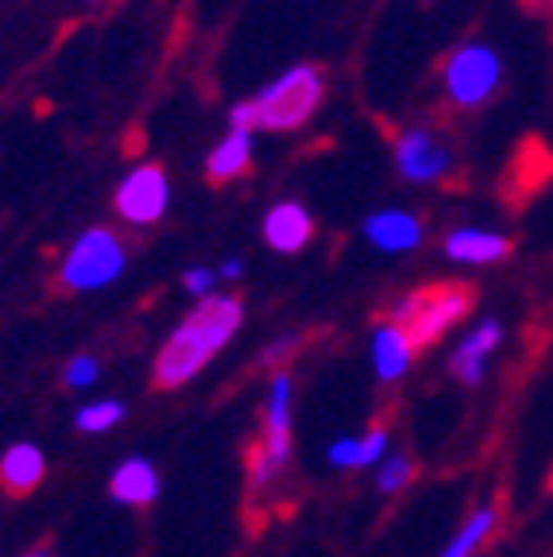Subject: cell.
<instances>
[{
	"instance_id": "obj_1",
	"label": "cell",
	"mask_w": 553,
	"mask_h": 557,
	"mask_svg": "<svg viewBox=\"0 0 553 557\" xmlns=\"http://www.w3.org/2000/svg\"><path fill=\"white\" fill-rule=\"evenodd\" d=\"M244 325V302L236 295H209L194 306L186 318L171 330L163 348L156 352L151 364V383L159 392H179L191 380H198L229 348L236 330Z\"/></svg>"
},
{
	"instance_id": "obj_2",
	"label": "cell",
	"mask_w": 553,
	"mask_h": 557,
	"mask_svg": "<svg viewBox=\"0 0 553 557\" xmlns=\"http://www.w3.org/2000/svg\"><path fill=\"white\" fill-rule=\"evenodd\" d=\"M294 457V380L291 372H275L268 383V399H263V426L260 442L248 453V492L263 496L268 487L283 480Z\"/></svg>"
},
{
	"instance_id": "obj_3",
	"label": "cell",
	"mask_w": 553,
	"mask_h": 557,
	"mask_svg": "<svg viewBox=\"0 0 553 557\" xmlns=\"http://www.w3.org/2000/svg\"><path fill=\"white\" fill-rule=\"evenodd\" d=\"M321 70L314 66H291L286 74H279L263 94H256L251 101L236 104L233 109V128H298L306 116L321 104Z\"/></svg>"
},
{
	"instance_id": "obj_4",
	"label": "cell",
	"mask_w": 553,
	"mask_h": 557,
	"mask_svg": "<svg viewBox=\"0 0 553 557\" xmlns=\"http://www.w3.org/2000/svg\"><path fill=\"white\" fill-rule=\"evenodd\" d=\"M472 310V290L460 283H438V287L410 290L395 302L391 322H398L403 330L415 337L418 348L438 345L450 330H457Z\"/></svg>"
},
{
	"instance_id": "obj_5",
	"label": "cell",
	"mask_w": 553,
	"mask_h": 557,
	"mask_svg": "<svg viewBox=\"0 0 553 557\" xmlns=\"http://www.w3.org/2000/svg\"><path fill=\"white\" fill-rule=\"evenodd\" d=\"M128 268L121 236L113 228H86L59 263V283L74 295H94V290L113 287Z\"/></svg>"
},
{
	"instance_id": "obj_6",
	"label": "cell",
	"mask_w": 553,
	"mask_h": 557,
	"mask_svg": "<svg viewBox=\"0 0 553 557\" xmlns=\"http://www.w3.org/2000/svg\"><path fill=\"white\" fill-rule=\"evenodd\" d=\"M445 94L457 109H480L484 101H492L495 89L503 82V59L495 54V47L488 44H460L457 51L445 59L441 70Z\"/></svg>"
},
{
	"instance_id": "obj_7",
	"label": "cell",
	"mask_w": 553,
	"mask_h": 557,
	"mask_svg": "<svg viewBox=\"0 0 553 557\" xmlns=\"http://www.w3.org/2000/svg\"><path fill=\"white\" fill-rule=\"evenodd\" d=\"M167 201H171V186H167V174L159 166H136L116 190V213H121L128 225H156L167 213Z\"/></svg>"
},
{
	"instance_id": "obj_8",
	"label": "cell",
	"mask_w": 553,
	"mask_h": 557,
	"mask_svg": "<svg viewBox=\"0 0 553 557\" xmlns=\"http://www.w3.org/2000/svg\"><path fill=\"white\" fill-rule=\"evenodd\" d=\"M500 345H503V325L495 322V318L476 322L450 352L453 380H460L465 387H480V383L488 380V364H492V357L500 352Z\"/></svg>"
},
{
	"instance_id": "obj_9",
	"label": "cell",
	"mask_w": 553,
	"mask_h": 557,
	"mask_svg": "<svg viewBox=\"0 0 553 557\" xmlns=\"http://www.w3.org/2000/svg\"><path fill=\"white\" fill-rule=\"evenodd\" d=\"M395 166L407 183H438V178L450 174L453 159L445 151V144H438L430 132L407 128L395 139Z\"/></svg>"
},
{
	"instance_id": "obj_10",
	"label": "cell",
	"mask_w": 553,
	"mask_h": 557,
	"mask_svg": "<svg viewBox=\"0 0 553 557\" xmlns=\"http://www.w3.org/2000/svg\"><path fill=\"white\" fill-rule=\"evenodd\" d=\"M415 357H418V345L407 330L391 318L376 322L372 330V372L380 383H403L407 372L415 368Z\"/></svg>"
},
{
	"instance_id": "obj_11",
	"label": "cell",
	"mask_w": 553,
	"mask_h": 557,
	"mask_svg": "<svg viewBox=\"0 0 553 557\" xmlns=\"http://www.w3.org/2000/svg\"><path fill=\"white\" fill-rule=\"evenodd\" d=\"M441 252L450 256L453 263H465V268H492V263L511 256V240L503 233H492V228L460 225L445 236Z\"/></svg>"
},
{
	"instance_id": "obj_12",
	"label": "cell",
	"mask_w": 553,
	"mask_h": 557,
	"mask_svg": "<svg viewBox=\"0 0 553 557\" xmlns=\"http://www.w3.org/2000/svg\"><path fill=\"white\" fill-rule=\"evenodd\" d=\"M47 480V453L35 442H12L0 453V487L9 496L24 499Z\"/></svg>"
},
{
	"instance_id": "obj_13",
	"label": "cell",
	"mask_w": 553,
	"mask_h": 557,
	"mask_svg": "<svg viewBox=\"0 0 553 557\" xmlns=\"http://www.w3.org/2000/svg\"><path fill=\"white\" fill-rule=\"evenodd\" d=\"M159 492H163V480H159L156 461H147V457H128L109 476V496L121 507H151Z\"/></svg>"
},
{
	"instance_id": "obj_14",
	"label": "cell",
	"mask_w": 553,
	"mask_h": 557,
	"mask_svg": "<svg viewBox=\"0 0 553 557\" xmlns=\"http://www.w3.org/2000/svg\"><path fill=\"white\" fill-rule=\"evenodd\" d=\"M364 236L372 240V248H380L388 256L415 252L422 244V221L415 213H407V209H380V213L364 221Z\"/></svg>"
},
{
	"instance_id": "obj_15",
	"label": "cell",
	"mask_w": 553,
	"mask_h": 557,
	"mask_svg": "<svg viewBox=\"0 0 553 557\" xmlns=\"http://www.w3.org/2000/svg\"><path fill=\"white\" fill-rule=\"evenodd\" d=\"M310 236H314V221L298 201H279V206L268 209V218H263V240H268V248L294 256L310 244Z\"/></svg>"
},
{
	"instance_id": "obj_16",
	"label": "cell",
	"mask_w": 553,
	"mask_h": 557,
	"mask_svg": "<svg viewBox=\"0 0 553 557\" xmlns=\"http://www.w3.org/2000/svg\"><path fill=\"white\" fill-rule=\"evenodd\" d=\"M495 531H500V507L495 504L476 507L457 531H453V539L445 542V549L438 557H480V549L495 539Z\"/></svg>"
},
{
	"instance_id": "obj_17",
	"label": "cell",
	"mask_w": 553,
	"mask_h": 557,
	"mask_svg": "<svg viewBox=\"0 0 553 557\" xmlns=\"http://www.w3.org/2000/svg\"><path fill=\"white\" fill-rule=\"evenodd\" d=\"M248 159H251V132L248 128H233L213 148L206 171H209V178H213V183H229V178H236V174L248 166Z\"/></svg>"
},
{
	"instance_id": "obj_18",
	"label": "cell",
	"mask_w": 553,
	"mask_h": 557,
	"mask_svg": "<svg viewBox=\"0 0 553 557\" xmlns=\"http://www.w3.org/2000/svg\"><path fill=\"white\" fill-rule=\"evenodd\" d=\"M124 403L121 399H89L74 410V430L78 434H109L124 422Z\"/></svg>"
},
{
	"instance_id": "obj_19",
	"label": "cell",
	"mask_w": 553,
	"mask_h": 557,
	"mask_svg": "<svg viewBox=\"0 0 553 557\" xmlns=\"http://www.w3.org/2000/svg\"><path fill=\"white\" fill-rule=\"evenodd\" d=\"M415 472H418V465L410 453H391L388 461H380L372 469L376 492H380V496H398V492H407V487L415 484Z\"/></svg>"
},
{
	"instance_id": "obj_20",
	"label": "cell",
	"mask_w": 553,
	"mask_h": 557,
	"mask_svg": "<svg viewBox=\"0 0 553 557\" xmlns=\"http://www.w3.org/2000/svg\"><path fill=\"white\" fill-rule=\"evenodd\" d=\"M97 375H101V364H97V357H89V352H78V357H70L66 372H62V383H66L70 392H89L97 383Z\"/></svg>"
},
{
	"instance_id": "obj_21",
	"label": "cell",
	"mask_w": 553,
	"mask_h": 557,
	"mask_svg": "<svg viewBox=\"0 0 553 557\" xmlns=\"http://www.w3.org/2000/svg\"><path fill=\"white\" fill-rule=\"evenodd\" d=\"M391 457V434L388 426H368V434H360V465L356 469H376L380 461Z\"/></svg>"
},
{
	"instance_id": "obj_22",
	"label": "cell",
	"mask_w": 553,
	"mask_h": 557,
	"mask_svg": "<svg viewBox=\"0 0 553 557\" xmlns=\"http://www.w3.org/2000/svg\"><path fill=\"white\" fill-rule=\"evenodd\" d=\"M325 465L329 469H356L360 465V434H345L337 442H329Z\"/></svg>"
},
{
	"instance_id": "obj_23",
	"label": "cell",
	"mask_w": 553,
	"mask_h": 557,
	"mask_svg": "<svg viewBox=\"0 0 553 557\" xmlns=\"http://www.w3.org/2000/svg\"><path fill=\"white\" fill-rule=\"evenodd\" d=\"M217 268H191L186 275H182V290L191 298H209V295H217Z\"/></svg>"
},
{
	"instance_id": "obj_24",
	"label": "cell",
	"mask_w": 553,
	"mask_h": 557,
	"mask_svg": "<svg viewBox=\"0 0 553 557\" xmlns=\"http://www.w3.org/2000/svg\"><path fill=\"white\" fill-rule=\"evenodd\" d=\"M294 345H298V337H286V341H279V345H271L268 352H263V364H283V357Z\"/></svg>"
},
{
	"instance_id": "obj_25",
	"label": "cell",
	"mask_w": 553,
	"mask_h": 557,
	"mask_svg": "<svg viewBox=\"0 0 553 557\" xmlns=\"http://www.w3.org/2000/svg\"><path fill=\"white\" fill-rule=\"evenodd\" d=\"M244 275V260H236V256H229L221 268H217V278H241Z\"/></svg>"
},
{
	"instance_id": "obj_26",
	"label": "cell",
	"mask_w": 553,
	"mask_h": 557,
	"mask_svg": "<svg viewBox=\"0 0 553 557\" xmlns=\"http://www.w3.org/2000/svg\"><path fill=\"white\" fill-rule=\"evenodd\" d=\"M24 557H59V554H51V549H32V554H24Z\"/></svg>"
},
{
	"instance_id": "obj_27",
	"label": "cell",
	"mask_w": 553,
	"mask_h": 557,
	"mask_svg": "<svg viewBox=\"0 0 553 557\" xmlns=\"http://www.w3.org/2000/svg\"><path fill=\"white\" fill-rule=\"evenodd\" d=\"M422 4H430V0H422Z\"/></svg>"
}]
</instances>
